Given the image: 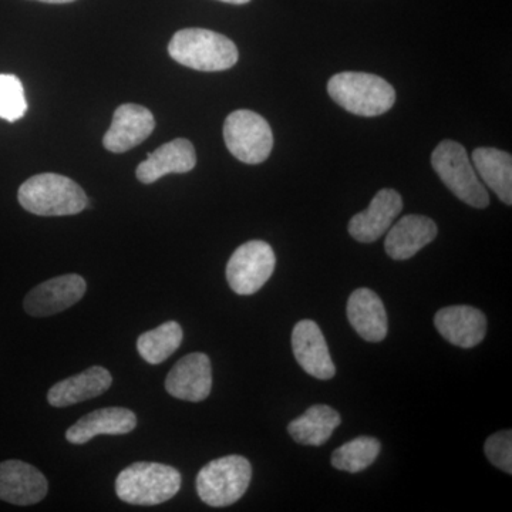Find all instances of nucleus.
<instances>
[{
    "label": "nucleus",
    "mask_w": 512,
    "mask_h": 512,
    "mask_svg": "<svg viewBox=\"0 0 512 512\" xmlns=\"http://www.w3.org/2000/svg\"><path fill=\"white\" fill-rule=\"evenodd\" d=\"M19 204L30 214L40 217L76 215L89 205L86 192L64 175L37 174L20 185Z\"/></svg>",
    "instance_id": "obj_1"
},
{
    "label": "nucleus",
    "mask_w": 512,
    "mask_h": 512,
    "mask_svg": "<svg viewBox=\"0 0 512 512\" xmlns=\"http://www.w3.org/2000/svg\"><path fill=\"white\" fill-rule=\"evenodd\" d=\"M175 62L198 72H224L238 62V49L227 36L208 29L178 30L168 45Z\"/></svg>",
    "instance_id": "obj_2"
},
{
    "label": "nucleus",
    "mask_w": 512,
    "mask_h": 512,
    "mask_svg": "<svg viewBox=\"0 0 512 512\" xmlns=\"http://www.w3.org/2000/svg\"><path fill=\"white\" fill-rule=\"evenodd\" d=\"M328 93L340 107L362 117L382 116L396 103L392 84L372 73L335 74L329 80Z\"/></svg>",
    "instance_id": "obj_3"
},
{
    "label": "nucleus",
    "mask_w": 512,
    "mask_h": 512,
    "mask_svg": "<svg viewBox=\"0 0 512 512\" xmlns=\"http://www.w3.org/2000/svg\"><path fill=\"white\" fill-rule=\"evenodd\" d=\"M181 488V474L177 468L161 463L131 464L116 480V494L124 503L153 507L177 495Z\"/></svg>",
    "instance_id": "obj_4"
},
{
    "label": "nucleus",
    "mask_w": 512,
    "mask_h": 512,
    "mask_svg": "<svg viewBox=\"0 0 512 512\" xmlns=\"http://www.w3.org/2000/svg\"><path fill=\"white\" fill-rule=\"evenodd\" d=\"M431 165L458 200L474 208L488 207V192L461 144L453 140L441 141L431 154Z\"/></svg>",
    "instance_id": "obj_5"
},
{
    "label": "nucleus",
    "mask_w": 512,
    "mask_h": 512,
    "mask_svg": "<svg viewBox=\"0 0 512 512\" xmlns=\"http://www.w3.org/2000/svg\"><path fill=\"white\" fill-rule=\"evenodd\" d=\"M252 480V466L242 456L212 460L197 476V493L210 507H229L247 493Z\"/></svg>",
    "instance_id": "obj_6"
},
{
    "label": "nucleus",
    "mask_w": 512,
    "mask_h": 512,
    "mask_svg": "<svg viewBox=\"0 0 512 512\" xmlns=\"http://www.w3.org/2000/svg\"><path fill=\"white\" fill-rule=\"evenodd\" d=\"M229 153L245 164H261L271 156L274 134L264 117L251 110L229 114L224 124Z\"/></svg>",
    "instance_id": "obj_7"
},
{
    "label": "nucleus",
    "mask_w": 512,
    "mask_h": 512,
    "mask_svg": "<svg viewBox=\"0 0 512 512\" xmlns=\"http://www.w3.org/2000/svg\"><path fill=\"white\" fill-rule=\"evenodd\" d=\"M276 256L264 241H249L229 258L227 281L238 295H254L274 274Z\"/></svg>",
    "instance_id": "obj_8"
},
{
    "label": "nucleus",
    "mask_w": 512,
    "mask_h": 512,
    "mask_svg": "<svg viewBox=\"0 0 512 512\" xmlns=\"http://www.w3.org/2000/svg\"><path fill=\"white\" fill-rule=\"evenodd\" d=\"M86 281L80 275L69 274L49 279L26 295L23 308L35 318H46L72 308L86 293Z\"/></svg>",
    "instance_id": "obj_9"
},
{
    "label": "nucleus",
    "mask_w": 512,
    "mask_h": 512,
    "mask_svg": "<svg viewBox=\"0 0 512 512\" xmlns=\"http://www.w3.org/2000/svg\"><path fill=\"white\" fill-rule=\"evenodd\" d=\"M212 369L205 353H191L175 363L165 379V390L175 399L198 403L210 396Z\"/></svg>",
    "instance_id": "obj_10"
},
{
    "label": "nucleus",
    "mask_w": 512,
    "mask_h": 512,
    "mask_svg": "<svg viewBox=\"0 0 512 512\" xmlns=\"http://www.w3.org/2000/svg\"><path fill=\"white\" fill-rule=\"evenodd\" d=\"M292 349L296 362L308 375L318 380H330L336 375L328 343L322 329L313 320H301L292 332Z\"/></svg>",
    "instance_id": "obj_11"
},
{
    "label": "nucleus",
    "mask_w": 512,
    "mask_h": 512,
    "mask_svg": "<svg viewBox=\"0 0 512 512\" xmlns=\"http://www.w3.org/2000/svg\"><path fill=\"white\" fill-rule=\"evenodd\" d=\"M156 121L153 113L140 104H123L114 111L109 131L103 138L110 153L121 154L137 147L153 134Z\"/></svg>",
    "instance_id": "obj_12"
},
{
    "label": "nucleus",
    "mask_w": 512,
    "mask_h": 512,
    "mask_svg": "<svg viewBox=\"0 0 512 512\" xmlns=\"http://www.w3.org/2000/svg\"><path fill=\"white\" fill-rule=\"evenodd\" d=\"M49 491L46 477L25 461L0 463V500L15 505L40 503Z\"/></svg>",
    "instance_id": "obj_13"
},
{
    "label": "nucleus",
    "mask_w": 512,
    "mask_h": 512,
    "mask_svg": "<svg viewBox=\"0 0 512 512\" xmlns=\"http://www.w3.org/2000/svg\"><path fill=\"white\" fill-rule=\"evenodd\" d=\"M402 211V195L396 190L384 188L377 192L367 210L350 220L349 234L362 244H372L389 231L394 218Z\"/></svg>",
    "instance_id": "obj_14"
},
{
    "label": "nucleus",
    "mask_w": 512,
    "mask_h": 512,
    "mask_svg": "<svg viewBox=\"0 0 512 512\" xmlns=\"http://www.w3.org/2000/svg\"><path fill=\"white\" fill-rule=\"evenodd\" d=\"M434 325L441 336L458 348L470 349L480 345L487 333V319L473 306H448L436 313Z\"/></svg>",
    "instance_id": "obj_15"
},
{
    "label": "nucleus",
    "mask_w": 512,
    "mask_h": 512,
    "mask_svg": "<svg viewBox=\"0 0 512 512\" xmlns=\"http://www.w3.org/2000/svg\"><path fill=\"white\" fill-rule=\"evenodd\" d=\"M197 164V154L191 141L175 138L148 154L137 167V180L143 184L156 183L168 174H185Z\"/></svg>",
    "instance_id": "obj_16"
},
{
    "label": "nucleus",
    "mask_w": 512,
    "mask_h": 512,
    "mask_svg": "<svg viewBox=\"0 0 512 512\" xmlns=\"http://www.w3.org/2000/svg\"><path fill=\"white\" fill-rule=\"evenodd\" d=\"M136 427V413L124 407H107V409L94 410L76 421L66 431V440L80 446L101 434L121 436V434L131 433Z\"/></svg>",
    "instance_id": "obj_17"
},
{
    "label": "nucleus",
    "mask_w": 512,
    "mask_h": 512,
    "mask_svg": "<svg viewBox=\"0 0 512 512\" xmlns=\"http://www.w3.org/2000/svg\"><path fill=\"white\" fill-rule=\"evenodd\" d=\"M436 222L424 215H406L387 234L384 249L396 261L413 258L437 237Z\"/></svg>",
    "instance_id": "obj_18"
},
{
    "label": "nucleus",
    "mask_w": 512,
    "mask_h": 512,
    "mask_svg": "<svg viewBox=\"0 0 512 512\" xmlns=\"http://www.w3.org/2000/svg\"><path fill=\"white\" fill-rule=\"evenodd\" d=\"M348 319L360 338L367 342H382L389 330L386 309L376 292L367 288L356 289L348 301Z\"/></svg>",
    "instance_id": "obj_19"
},
{
    "label": "nucleus",
    "mask_w": 512,
    "mask_h": 512,
    "mask_svg": "<svg viewBox=\"0 0 512 512\" xmlns=\"http://www.w3.org/2000/svg\"><path fill=\"white\" fill-rule=\"evenodd\" d=\"M113 383L109 370L101 366L89 367L79 375L56 383L47 393V402L53 407H67L86 402L106 393Z\"/></svg>",
    "instance_id": "obj_20"
},
{
    "label": "nucleus",
    "mask_w": 512,
    "mask_h": 512,
    "mask_svg": "<svg viewBox=\"0 0 512 512\" xmlns=\"http://www.w3.org/2000/svg\"><path fill=\"white\" fill-rule=\"evenodd\" d=\"M340 414L326 404H316L289 423L288 431L296 443L319 447L340 426Z\"/></svg>",
    "instance_id": "obj_21"
},
{
    "label": "nucleus",
    "mask_w": 512,
    "mask_h": 512,
    "mask_svg": "<svg viewBox=\"0 0 512 512\" xmlns=\"http://www.w3.org/2000/svg\"><path fill=\"white\" fill-rule=\"evenodd\" d=\"M477 174L504 204H512V157L497 148L481 147L473 153Z\"/></svg>",
    "instance_id": "obj_22"
},
{
    "label": "nucleus",
    "mask_w": 512,
    "mask_h": 512,
    "mask_svg": "<svg viewBox=\"0 0 512 512\" xmlns=\"http://www.w3.org/2000/svg\"><path fill=\"white\" fill-rule=\"evenodd\" d=\"M183 339V328L177 322H165L138 336L137 350L150 365H160L177 352Z\"/></svg>",
    "instance_id": "obj_23"
},
{
    "label": "nucleus",
    "mask_w": 512,
    "mask_h": 512,
    "mask_svg": "<svg viewBox=\"0 0 512 512\" xmlns=\"http://www.w3.org/2000/svg\"><path fill=\"white\" fill-rule=\"evenodd\" d=\"M380 450L382 446L375 437H356L335 450L332 454V466L346 473H360L375 463Z\"/></svg>",
    "instance_id": "obj_24"
},
{
    "label": "nucleus",
    "mask_w": 512,
    "mask_h": 512,
    "mask_svg": "<svg viewBox=\"0 0 512 512\" xmlns=\"http://www.w3.org/2000/svg\"><path fill=\"white\" fill-rule=\"evenodd\" d=\"M28 111L25 89L15 74H0V119L15 123Z\"/></svg>",
    "instance_id": "obj_25"
},
{
    "label": "nucleus",
    "mask_w": 512,
    "mask_h": 512,
    "mask_svg": "<svg viewBox=\"0 0 512 512\" xmlns=\"http://www.w3.org/2000/svg\"><path fill=\"white\" fill-rule=\"evenodd\" d=\"M485 456L493 466L504 473H512V431L503 430L488 437L485 441Z\"/></svg>",
    "instance_id": "obj_26"
},
{
    "label": "nucleus",
    "mask_w": 512,
    "mask_h": 512,
    "mask_svg": "<svg viewBox=\"0 0 512 512\" xmlns=\"http://www.w3.org/2000/svg\"><path fill=\"white\" fill-rule=\"evenodd\" d=\"M220 2L231 3V5H245V3H249L251 0H220Z\"/></svg>",
    "instance_id": "obj_27"
},
{
    "label": "nucleus",
    "mask_w": 512,
    "mask_h": 512,
    "mask_svg": "<svg viewBox=\"0 0 512 512\" xmlns=\"http://www.w3.org/2000/svg\"><path fill=\"white\" fill-rule=\"evenodd\" d=\"M37 2H43V3H70V2H74V0H37Z\"/></svg>",
    "instance_id": "obj_28"
}]
</instances>
